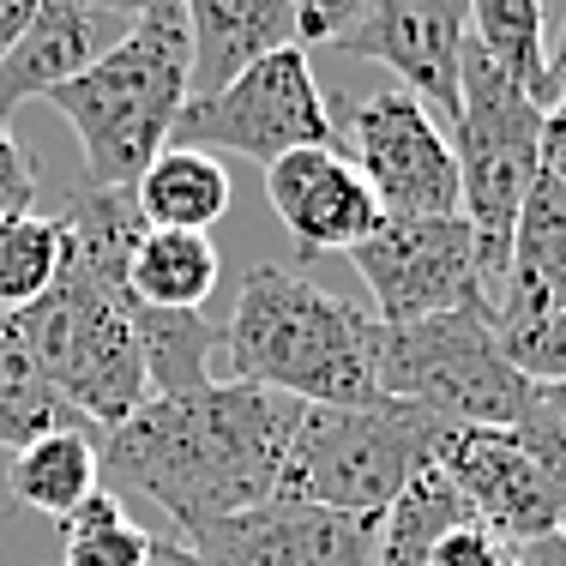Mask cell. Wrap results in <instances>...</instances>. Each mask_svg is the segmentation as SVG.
<instances>
[{
	"label": "cell",
	"instance_id": "1",
	"mask_svg": "<svg viewBox=\"0 0 566 566\" xmlns=\"http://www.w3.org/2000/svg\"><path fill=\"white\" fill-rule=\"evenodd\" d=\"M302 410L307 403L241 380L151 398L127 422L97 428L103 489L157 501L187 543L206 524L277 501V476Z\"/></svg>",
	"mask_w": 566,
	"mask_h": 566
},
{
	"label": "cell",
	"instance_id": "2",
	"mask_svg": "<svg viewBox=\"0 0 566 566\" xmlns=\"http://www.w3.org/2000/svg\"><path fill=\"white\" fill-rule=\"evenodd\" d=\"M66 253L49 295L0 319V344L19 349L31 374L55 398H66L91 428L127 422L151 403L139 356V302L127 295V253L145 235L133 193L115 187H78L61 211Z\"/></svg>",
	"mask_w": 566,
	"mask_h": 566
},
{
	"label": "cell",
	"instance_id": "3",
	"mask_svg": "<svg viewBox=\"0 0 566 566\" xmlns=\"http://www.w3.org/2000/svg\"><path fill=\"white\" fill-rule=\"evenodd\" d=\"M218 356L229 361V380L295 403H380V319L283 265H253L241 277Z\"/></svg>",
	"mask_w": 566,
	"mask_h": 566
},
{
	"label": "cell",
	"instance_id": "4",
	"mask_svg": "<svg viewBox=\"0 0 566 566\" xmlns=\"http://www.w3.org/2000/svg\"><path fill=\"white\" fill-rule=\"evenodd\" d=\"M193 97V36L181 0H157L139 24L73 85L49 91V109L78 133L85 187L133 193L151 157L169 145L175 115Z\"/></svg>",
	"mask_w": 566,
	"mask_h": 566
},
{
	"label": "cell",
	"instance_id": "5",
	"mask_svg": "<svg viewBox=\"0 0 566 566\" xmlns=\"http://www.w3.org/2000/svg\"><path fill=\"white\" fill-rule=\"evenodd\" d=\"M452 428L416 403L380 398L361 410H319L307 403L295 422L290 458L277 476V501H307L326 512H356V518H386V506L440 464Z\"/></svg>",
	"mask_w": 566,
	"mask_h": 566
},
{
	"label": "cell",
	"instance_id": "6",
	"mask_svg": "<svg viewBox=\"0 0 566 566\" xmlns=\"http://www.w3.org/2000/svg\"><path fill=\"white\" fill-rule=\"evenodd\" d=\"M543 109L512 73H501L476 43L464 49V78H458V115H452V157H458V218L476 235V260L489 277V302L501 295L512 223L524 211V193L536 187V139H543Z\"/></svg>",
	"mask_w": 566,
	"mask_h": 566
},
{
	"label": "cell",
	"instance_id": "7",
	"mask_svg": "<svg viewBox=\"0 0 566 566\" xmlns=\"http://www.w3.org/2000/svg\"><path fill=\"white\" fill-rule=\"evenodd\" d=\"M380 398L416 403L447 428H524L543 403L512 368L494 307L380 326Z\"/></svg>",
	"mask_w": 566,
	"mask_h": 566
},
{
	"label": "cell",
	"instance_id": "8",
	"mask_svg": "<svg viewBox=\"0 0 566 566\" xmlns=\"http://www.w3.org/2000/svg\"><path fill=\"white\" fill-rule=\"evenodd\" d=\"M169 145L277 164V157L307 151V145H338V120H332L326 91L307 66V49H277L211 97H187Z\"/></svg>",
	"mask_w": 566,
	"mask_h": 566
},
{
	"label": "cell",
	"instance_id": "9",
	"mask_svg": "<svg viewBox=\"0 0 566 566\" xmlns=\"http://www.w3.org/2000/svg\"><path fill=\"white\" fill-rule=\"evenodd\" d=\"M349 265L368 283L380 326L494 307L464 218H386L361 248H349Z\"/></svg>",
	"mask_w": 566,
	"mask_h": 566
},
{
	"label": "cell",
	"instance_id": "10",
	"mask_svg": "<svg viewBox=\"0 0 566 566\" xmlns=\"http://www.w3.org/2000/svg\"><path fill=\"white\" fill-rule=\"evenodd\" d=\"M361 181L386 218H458V157L452 139L410 91H374L349 115Z\"/></svg>",
	"mask_w": 566,
	"mask_h": 566
},
{
	"label": "cell",
	"instance_id": "11",
	"mask_svg": "<svg viewBox=\"0 0 566 566\" xmlns=\"http://www.w3.org/2000/svg\"><path fill=\"white\" fill-rule=\"evenodd\" d=\"M440 470L464 494L470 518L512 555L555 543V482L518 428H452Z\"/></svg>",
	"mask_w": 566,
	"mask_h": 566
},
{
	"label": "cell",
	"instance_id": "12",
	"mask_svg": "<svg viewBox=\"0 0 566 566\" xmlns=\"http://www.w3.org/2000/svg\"><path fill=\"white\" fill-rule=\"evenodd\" d=\"M380 518L326 512L307 501H265L187 536L206 566H374Z\"/></svg>",
	"mask_w": 566,
	"mask_h": 566
},
{
	"label": "cell",
	"instance_id": "13",
	"mask_svg": "<svg viewBox=\"0 0 566 566\" xmlns=\"http://www.w3.org/2000/svg\"><path fill=\"white\" fill-rule=\"evenodd\" d=\"M344 55L380 61L398 73V91H410L428 115H458V78L470 49V7L464 0H368L361 24L344 36Z\"/></svg>",
	"mask_w": 566,
	"mask_h": 566
},
{
	"label": "cell",
	"instance_id": "14",
	"mask_svg": "<svg viewBox=\"0 0 566 566\" xmlns=\"http://www.w3.org/2000/svg\"><path fill=\"white\" fill-rule=\"evenodd\" d=\"M265 199L302 253H349L386 223L374 187L338 145H307L265 164Z\"/></svg>",
	"mask_w": 566,
	"mask_h": 566
},
{
	"label": "cell",
	"instance_id": "15",
	"mask_svg": "<svg viewBox=\"0 0 566 566\" xmlns=\"http://www.w3.org/2000/svg\"><path fill=\"white\" fill-rule=\"evenodd\" d=\"M127 31V19H109L85 0H43L36 19L24 24V36L0 61V120H12L19 103L49 97V91L73 85L78 73H91Z\"/></svg>",
	"mask_w": 566,
	"mask_h": 566
},
{
	"label": "cell",
	"instance_id": "16",
	"mask_svg": "<svg viewBox=\"0 0 566 566\" xmlns=\"http://www.w3.org/2000/svg\"><path fill=\"white\" fill-rule=\"evenodd\" d=\"M560 307H566V187L555 175H536L518 223H512L506 277H501V295H494V326L512 332L543 314H560Z\"/></svg>",
	"mask_w": 566,
	"mask_h": 566
},
{
	"label": "cell",
	"instance_id": "17",
	"mask_svg": "<svg viewBox=\"0 0 566 566\" xmlns=\"http://www.w3.org/2000/svg\"><path fill=\"white\" fill-rule=\"evenodd\" d=\"M193 36V97H211L277 49H295V0H181Z\"/></svg>",
	"mask_w": 566,
	"mask_h": 566
},
{
	"label": "cell",
	"instance_id": "18",
	"mask_svg": "<svg viewBox=\"0 0 566 566\" xmlns=\"http://www.w3.org/2000/svg\"><path fill=\"white\" fill-rule=\"evenodd\" d=\"M229 169L211 151H187V145H164L151 169L133 181V206H139L145 229H187V235H211V223L229 218Z\"/></svg>",
	"mask_w": 566,
	"mask_h": 566
},
{
	"label": "cell",
	"instance_id": "19",
	"mask_svg": "<svg viewBox=\"0 0 566 566\" xmlns=\"http://www.w3.org/2000/svg\"><path fill=\"white\" fill-rule=\"evenodd\" d=\"M223 277L218 241L187 235V229H145L127 253V295L139 307H169V314H193L211 302Z\"/></svg>",
	"mask_w": 566,
	"mask_h": 566
},
{
	"label": "cell",
	"instance_id": "20",
	"mask_svg": "<svg viewBox=\"0 0 566 566\" xmlns=\"http://www.w3.org/2000/svg\"><path fill=\"white\" fill-rule=\"evenodd\" d=\"M7 489L19 506L43 512V518H66L85 494L103 489V464H97V428H61L49 440H31L24 452H12Z\"/></svg>",
	"mask_w": 566,
	"mask_h": 566
},
{
	"label": "cell",
	"instance_id": "21",
	"mask_svg": "<svg viewBox=\"0 0 566 566\" xmlns=\"http://www.w3.org/2000/svg\"><path fill=\"white\" fill-rule=\"evenodd\" d=\"M470 506L464 494L452 489V476L440 464H428L410 489L386 506L380 518V543H374V566H434V548L447 543L452 531H464Z\"/></svg>",
	"mask_w": 566,
	"mask_h": 566
},
{
	"label": "cell",
	"instance_id": "22",
	"mask_svg": "<svg viewBox=\"0 0 566 566\" xmlns=\"http://www.w3.org/2000/svg\"><path fill=\"white\" fill-rule=\"evenodd\" d=\"M139 356H145V386L151 398H181L211 386V356L223 349V326L193 307V314H169V307H139Z\"/></svg>",
	"mask_w": 566,
	"mask_h": 566
},
{
	"label": "cell",
	"instance_id": "23",
	"mask_svg": "<svg viewBox=\"0 0 566 566\" xmlns=\"http://www.w3.org/2000/svg\"><path fill=\"white\" fill-rule=\"evenodd\" d=\"M470 7V43L482 49L501 73H512L536 103L548 97V24L543 0H464Z\"/></svg>",
	"mask_w": 566,
	"mask_h": 566
},
{
	"label": "cell",
	"instance_id": "24",
	"mask_svg": "<svg viewBox=\"0 0 566 566\" xmlns=\"http://www.w3.org/2000/svg\"><path fill=\"white\" fill-rule=\"evenodd\" d=\"M157 536L127 518V501L115 489L85 494L61 518V566H151Z\"/></svg>",
	"mask_w": 566,
	"mask_h": 566
},
{
	"label": "cell",
	"instance_id": "25",
	"mask_svg": "<svg viewBox=\"0 0 566 566\" xmlns=\"http://www.w3.org/2000/svg\"><path fill=\"white\" fill-rule=\"evenodd\" d=\"M66 229L61 218H12L0 223V319L31 307L36 295H49V283L61 277Z\"/></svg>",
	"mask_w": 566,
	"mask_h": 566
},
{
	"label": "cell",
	"instance_id": "26",
	"mask_svg": "<svg viewBox=\"0 0 566 566\" xmlns=\"http://www.w3.org/2000/svg\"><path fill=\"white\" fill-rule=\"evenodd\" d=\"M61 428H91V422L36 380L19 349L0 344V447L24 452L31 440H49V434H61Z\"/></svg>",
	"mask_w": 566,
	"mask_h": 566
},
{
	"label": "cell",
	"instance_id": "27",
	"mask_svg": "<svg viewBox=\"0 0 566 566\" xmlns=\"http://www.w3.org/2000/svg\"><path fill=\"white\" fill-rule=\"evenodd\" d=\"M512 368L524 374L531 386H566V307L560 314H543L531 326H512L501 332Z\"/></svg>",
	"mask_w": 566,
	"mask_h": 566
},
{
	"label": "cell",
	"instance_id": "28",
	"mask_svg": "<svg viewBox=\"0 0 566 566\" xmlns=\"http://www.w3.org/2000/svg\"><path fill=\"white\" fill-rule=\"evenodd\" d=\"M36 199H43V181H36L31 151L12 139V120H0V223L36 218Z\"/></svg>",
	"mask_w": 566,
	"mask_h": 566
},
{
	"label": "cell",
	"instance_id": "29",
	"mask_svg": "<svg viewBox=\"0 0 566 566\" xmlns=\"http://www.w3.org/2000/svg\"><path fill=\"white\" fill-rule=\"evenodd\" d=\"M361 12L368 0H295V49H338Z\"/></svg>",
	"mask_w": 566,
	"mask_h": 566
},
{
	"label": "cell",
	"instance_id": "30",
	"mask_svg": "<svg viewBox=\"0 0 566 566\" xmlns=\"http://www.w3.org/2000/svg\"><path fill=\"white\" fill-rule=\"evenodd\" d=\"M524 440H531V452L543 458V470H548V482H555V543L566 548V422L555 410H548V403H536V416L531 422L518 428Z\"/></svg>",
	"mask_w": 566,
	"mask_h": 566
},
{
	"label": "cell",
	"instance_id": "31",
	"mask_svg": "<svg viewBox=\"0 0 566 566\" xmlns=\"http://www.w3.org/2000/svg\"><path fill=\"white\" fill-rule=\"evenodd\" d=\"M434 566H524L512 555L506 543H494L482 524H464V531H452L447 543L434 548Z\"/></svg>",
	"mask_w": 566,
	"mask_h": 566
},
{
	"label": "cell",
	"instance_id": "32",
	"mask_svg": "<svg viewBox=\"0 0 566 566\" xmlns=\"http://www.w3.org/2000/svg\"><path fill=\"white\" fill-rule=\"evenodd\" d=\"M536 164H543V175H555V181L566 187V97H555L543 109V139H536Z\"/></svg>",
	"mask_w": 566,
	"mask_h": 566
},
{
	"label": "cell",
	"instance_id": "33",
	"mask_svg": "<svg viewBox=\"0 0 566 566\" xmlns=\"http://www.w3.org/2000/svg\"><path fill=\"white\" fill-rule=\"evenodd\" d=\"M36 7H43V0H0V61H7V49L24 36V24L36 19Z\"/></svg>",
	"mask_w": 566,
	"mask_h": 566
},
{
	"label": "cell",
	"instance_id": "34",
	"mask_svg": "<svg viewBox=\"0 0 566 566\" xmlns=\"http://www.w3.org/2000/svg\"><path fill=\"white\" fill-rule=\"evenodd\" d=\"M548 97H566V19H560V36L548 43Z\"/></svg>",
	"mask_w": 566,
	"mask_h": 566
},
{
	"label": "cell",
	"instance_id": "35",
	"mask_svg": "<svg viewBox=\"0 0 566 566\" xmlns=\"http://www.w3.org/2000/svg\"><path fill=\"white\" fill-rule=\"evenodd\" d=\"M85 7H97V12H109V19H127V24H139L145 12L157 7V0H85Z\"/></svg>",
	"mask_w": 566,
	"mask_h": 566
},
{
	"label": "cell",
	"instance_id": "36",
	"mask_svg": "<svg viewBox=\"0 0 566 566\" xmlns=\"http://www.w3.org/2000/svg\"><path fill=\"white\" fill-rule=\"evenodd\" d=\"M151 566H206V560H199L187 543H157L151 548Z\"/></svg>",
	"mask_w": 566,
	"mask_h": 566
},
{
	"label": "cell",
	"instance_id": "37",
	"mask_svg": "<svg viewBox=\"0 0 566 566\" xmlns=\"http://www.w3.org/2000/svg\"><path fill=\"white\" fill-rule=\"evenodd\" d=\"M536 392H543V403H548V410H555L560 422H566V386H536Z\"/></svg>",
	"mask_w": 566,
	"mask_h": 566
}]
</instances>
